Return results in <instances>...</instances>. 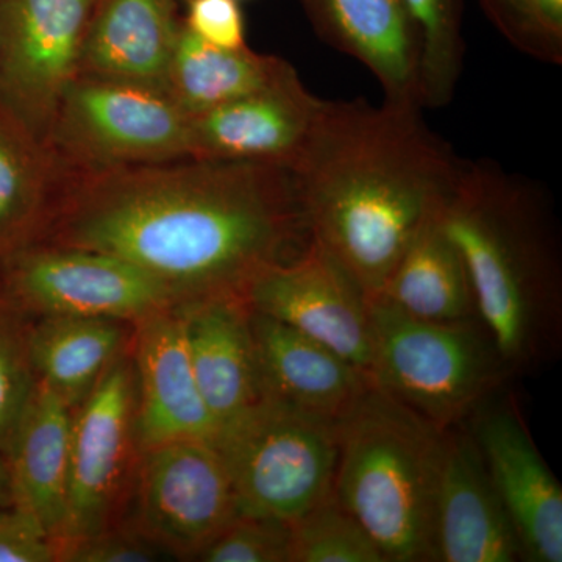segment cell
Here are the masks:
<instances>
[{
    "label": "cell",
    "mask_w": 562,
    "mask_h": 562,
    "mask_svg": "<svg viewBox=\"0 0 562 562\" xmlns=\"http://www.w3.org/2000/svg\"><path fill=\"white\" fill-rule=\"evenodd\" d=\"M65 169V168H63ZM312 241L294 176L268 162L183 160L69 171L36 243L103 251L177 305L241 295Z\"/></svg>",
    "instance_id": "cell-1"
},
{
    "label": "cell",
    "mask_w": 562,
    "mask_h": 562,
    "mask_svg": "<svg viewBox=\"0 0 562 562\" xmlns=\"http://www.w3.org/2000/svg\"><path fill=\"white\" fill-rule=\"evenodd\" d=\"M420 111L322 101L291 169L312 239L341 262L368 301L447 201L464 165Z\"/></svg>",
    "instance_id": "cell-2"
},
{
    "label": "cell",
    "mask_w": 562,
    "mask_h": 562,
    "mask_svg": "<svg viewBox=\"0 0 562 562\" xmlns=\"http://www.w3.org/2000/svg\"><path fill=\"white\" fill-rule=\"evenodd\" d=\"M441 220L509 373L553 360L562 335V268L557 222L542 192L498 166L464 162Z\"/></svg>",
    "instance_id": "cell-3"
},
{
    "label": "cell",
    "mask_w": 562,
    "mask_h": 562,
    "mask_svg": "<svg viewBox=\"0 0 562 562\" xmlns=\"http://www.w3.org/2000/svg\"><path fill=\"white\" fill-rule=\"evenodd\" d=\"M447 435L373 384L338 420L333 494L386 562H436V497Z\"/></svg>",
    "instance_id": "cell-4"
},
{
    "label": "cell",
    "mask_w": 562,
    "mask_h": 562,
    "mask_svg": "<svg viewBox=\"0 0 562 562\" xmlns=\"http://www.w3.org/2000/svg\"><path fill=\"white\" fill-rule=\"evenodd\" d=\"M368 303L373 386L441 430L468 422L512 375L480 317L435 322L382 297Z\"/></svg>",
    "instance_id": "cell-5"
},
{
    "label": "cell",
    "mask_w": 562,
    "mask_h": 562,
    "mask_svg": "<svg viewBox=\"0 0 562 562\" xmlns=\"http://www.w3.org/2000/svg\"><path fill=\"white\" fill-rule=\"evenodd\" d=\"M217 447L243 516L294 522L333 494L338 422L262 395Z\"/></svg>",
    "instance_id": "cell-6"
},
{
    "label": "cell",
    "mask_w": 562,
    "mask_h": 562,
    "mask_svg": "<svg viewBox=\"0 0 562 562\" xmlns=\"http://www.w3.org/2000/svg\"><path fill=\"white\" fill-rule=\"evenodd\" d=\"M44 144L69 171L191 158L190 116L165 91L76 76Z\"/></svg>",
    "instance_id": "cell-7"
},
{
    "label": "cell",
    "mask_w": 562,
    "mask_h": 562,
    "mask_svg": "<svg viewBox=\"0 0 562 562\" xmlns=\"http://www.w3.org/2000/svg\"><path fill=\"white\" fill-rule=\"evenodd\" d=\"M0 294L36 316L138 322L176 306L171 292L132 262L81 247L33 243L0 262Z\"/></svg>",
    "instance_id": "cell-8"
},
{
    "label": "cell",
    "mask_w": 562,
    "mask_h": 562,
    "mask_svg": "<svg viewBox=\"0 0 562 562\" xmlns=\"http://www.w3.org/2000/svg\"><path fill=\"white\" fill-rule=\"evenodd\" d=\"M135 528L171 557L195 560L238 516L220 447L165 443L139 452Z\"/></svg>",
    "instance_id": "cell-9"
},
{
    "label": "cell",
    "mask_w": 562,
    "mask_h": 562,
    "mask_svg": "<svg viewBox=\"0 0 562 562\" xmlns=\"http://www.w3.org/2000/svg\"><path fill=\"white\" fill-rule=\"evenodd\" d=\"M95 0H0V102L44 143Z\"/></svg>",
    "instance_id": "cell-10"
},
{
    "label": "cell",
    "mask_w": 562,
    "mask_h": 562,
    "mask_svg": "<svg viewBox=\"0 0 562 562\" xmlns=\"http://www.w3.org/2000/svg\"><path fill=\"white\" fill-rule=\"evenodd\" d=\"M135 416V369L122 353L74 409L68 512L57 546L110 528L133 452H139Z\"/></svg>",
    "instance_id": "cell-11"
},
{
    "label": "cell",
    "mask_w": 562,
    "mask_h": 562,
    "mask_svg": "<svg viewBox=\"0 0 562 562\" xmlns=\"http://www.w3.org/2000/svg\"><path fill=\"white\" fill-rule=\"evenodd\" d=\"M244 299L254 312L290 325L369 373L372 327L368 297L319 243L254 279Z\"/></svg>",
    "instance_id": "cell-12"
},
{
    "label": "cell",
    "mask_w": 562,
    "mask_h": 562,
    "mask_svg": "<svg viewBox=\"0 0 562 562\" xmlns=\"http://www.w3.org/2000/svg\"><path fill=\"white\" fill-rule=\"evenodd\" d=\"M492 483L508 513L522 561H562V490L514 398L494 397L468 422Z\"/></svg>",
    "instance_id": "cell-13"
},
{
    "label": "cell",
    "mask_w": 562,
    "mask_h": 562,
    "mask_svg": "<svg viewBox=\"0 0 562 562\" xmlns=\"http://www.w3.org/2000/svg\"><path fill=\"white\" fill-rule=\"evenodd\" d=\"M321 106L291 65L260 90L192 114L191 158L268 162L291 171Z\"/></svg>",
    "instance_id": "cell-14"
},
{
    "label": "cell",
    "mask_w": 562,
    "mask_h": 562,
    "mask_svg": "<svg viewBox=\"0 0 562 562\" xmlns=\"http://www.w3.org/2000/svg\"><path fill=\"white\" fill-rule=\"evenodd\" d=\"M135 435L139 452L181 441L217 446L220 432L203 402L179 308L135 322Z\"/></svg>",
    "instance_id": "cell-15"
},
{
    "label": "cell",
    "mask_w": 562,
    "mask_h": 562,
    "mask_svg": "<svg viewBox=\"0 0 562 562\" xmlns=\"http://www.w3.org/2000/svg\"><path fill=\"white\" fill-rule=\"evenodd\" d=\"M436 562L522 561L512 520L471 431L447 435L435 514Z\"/></svg>",
    "instance_id": "cell-16"
},
{
    "label": "cell",
    "mask_w": 562,
    "mask_h": 562,
    "mask_svg": "<svg viewBox=\"0 0 562 562\" xmlns=\"http://www.w3.org/2000/svg\"><path fill=\"white\" fill-rule=\"evenodd\" d=\"M177 308L199 390L221 439L261 398L249 303L241 295H222Z\"/></svg>",
    "instance_id": "cell-17"
},
{
    "label": "cell",
    "mask_w": 562,
    "mask_h": 562,
    "mask_svg": "<svg viewBox=\"0 0 562 562\" xmlns=\"http://www.w3.org/2000/svg\"><path fill=\"white\" fill-rule=\"evenodd\" d=\"M261 397L338 422L372 386L369 373L283 322L250 308Z\"/></svg>",
    "instance_id": "cell-18"
},
{
    "label": "cell",
    "mask_w": 562,
    "mask_h": 562,
    "mask_svg": "<svg viewBox=\"0 0 562 562\" xmlns=\"http://www.w3.org/2000/svg\"><path fill=\"white\" fill-rule=\"evenodd\" d=\"M325 44L360 61L384 102L419 106L417 41L402 0H295Z\"/></svg>",
    "instance_id": "cell-19"
},
{
    "label": "cell",
    "mask_w": 562,
    "mask_h": 562,
    "mask_svg": "<svg viewBox=\"0 0 562 562\" xmlns=\"http://www.w3.org/2000/svg\"><path fill=\"white\" fill-rule=\"evenodd\" d=\"M181 25L183 0H95L77 76L165 91Z\"/></svg>",
    "instance_id": "cell-20"
},
{
    "label": "cell",
    "mask_w": 562,
    "mask_h": 562,
    "mask_svg": "<svg viewBox=\"0 0 562 562\" xmlns=\"http://www.w3.org/2000/svg\"><path fill=\"white\" fill-rule=\"evenodd\" d=\"M72 413L57 392L38 380L3 457L11 506L35 520L55 546L68 512Z\"/></svg>",
    "instance_id": "cell-21"
},
{
    "label": "cell",
    "mask_w": 562,
    "mask_h": 562,
    "mask_svg": "<svg viewBox=\"0 0 562 562\" xmlns=\"http://www.w3.org/2000/svg\"><path fill=\"white\" fill-rule=\"evenodd\" d=\"M63 179L49 147L0 102V262L38 241Z\"/></svg>",
    "instance_id": "cell-22"
},
{
    "label": "cell",
    "mask_w": 562,
    "mask_h": 562,
    "mask_svg": "<svg viewBox=\"0 0 562 562\" xmlns=\"http://www.w3.org/2000/svg\"><path fill=\"white\" fill-rule=\"evenodd\" d=\"M441 209L422 224L375 297L420 319H476L480 316L468 268L457 244L443 228Z\"/></svg>",
    "instance_id": "cell-23"
},
{
    "label": "cell",
    "mask_w": 562,
    "mask_h": 562,
    "mask_svg": "<svg viewBox=\"0 0 562 562\" xmlns=\"http://www.w3.org/2000/svg\"><path fill=\"white\" fill-rule=\"evenodd\" d=\"M127 322L85 316H41L31 328V357L40 382L76 409L127 342Z\"/></svg>",
    "instance_id": "cell-24"
},
{
    "label": "cell",
    "mask_w": 562,
    "mask_h": 562,
    "mask_svg": "<svg viewBox=\"0 0 562 562\" xmlns=\"http://www.w3.org/2000/svg\"><path fill=\"white\" fill-rule=\"evenodd\" d=\"M291 63L276 55L222 49L198 38L181 25L173 49L166 94L188 116L203 113L260 90L280 77Z\"/></svg>",
    "instance_id": "cell-25"
},
{
    "label": "cell",
    "mask_w": 562,
    "mask_h": 562,
    "mask_svg": "<svg viewBox=\"0 0 562 562\" xmlns=\"http://www.w3.org/2000/svg\"><path fill=\"white\" fill-rule=\"evenodd\" d=\"M417 41L422 109L452 102L464 65L462 0H402Z\"/></svg>",
    "instance_id": "cell-26"
},
{
    "label": "cell",
    "mask_w": 562,
    "mask_h": 562,
    "mask_svg": "<svg viewBox=\"0 0 562 562\" xmlns=\"http://www.w3.org/2000/svg\"><path fill=\"white\" fill-rule=\"evenodd\" d=\"M290 562H386L335 494L291 522Z\"/></svg>",
    "instance_id": "cell-27"
},
{
    "label": "cell",
    "mask_w": 562,
    "mask_h": 562,
    "mask_svg": "<svg viewBox=\"0 0 562 562\" xmlns=\"http://www.w3.org/2000/svg\"><path fill=\"white\" fill-rule=\"evenodd\" d=\"M24 312L0 294V454L5 457L27 409L38 376L31 357Z\"/></svg>",
    "instance_id": "cell-28"
},
{
    "label": "cell",
    "mask_w": 562,
    "mask_h": 562,
    "mask_svg": "<svg viewBox=\"0 0 562 562\" xmlns=\"http://www.w3.org/2000/svg\"><path fill=\"white\" fill-rule=\"evenodd\" d=\"M487 20L517 50L562 65V0H479Z\"/></svg>",
    "instance_id": "cell-29"
},
{
    "label": "cell",
    "mask_w": 562,
    "mask_h": 562,
    "mask_svg": "<svg viewBox=\"0 0 562 562\" xmlns=\"http://www.w3.org/2000/svg\"><path fill=\"white\" fill-rule=\"evenodd\" d=\"M291 522L238 514L202 550L203 562H290Z\"/></svg>",
    "instance_id": "cell-30"
},
{
    "label": "cell",
    "mask_w": 562,
    "mask_h": 562,
    "mask_svg": "<svg viewBox=\"0 0 562 562\" xmlns=\"http://www.w3.org/2000/svg\"><path fill=\"white\" fill-rule=\"evenodd\" d=\"M165 554L157 543L136 530H103L88 538L57 546V561L68 562H151Z\"/></svg>",
    "instance_id": "cell-31"
},
{
    "label": "cell",
    "mask_w": 562,
    "mask_h": 562,
    "mask_svg": "<svg viewBox=\"0 0 562 562\" xmlns=\"http://www.w3.org/2000/svg\"><path fill=\"white\" fill-rule=\"evenodd\" d=\"M183 24L198 38L222 49L247 47L239 0H183Z\"/></svg>",
    "instance_id": "cell-32"
},
{
    "label": "cell",
    "mask_w": 562,
    "mask_h": 562,
    "mask_svg": "<svg viewBox=\"0 0 562 562\" xmlns=\"http://www.w3.org/2000/svg\"><path fill=\"white\" fill-rule=\"evenodd\" d=\"M57 561V546L14 506L0 508V562Z\"/></svg>",
    "instance_id": "cell-33"
},
{
    "label": "cell",
    "mask_w": 562,
    "mask_h": 562,
    "mask_svg": "<svg viewBox=\"0 0 562 562\" xmlns=\"http://www.w3.org/2000/svg\"><path fill=\"white\" fill-rule=\"evenodd\" d=\"M11 506L9 469L5 458L0 454V508Z\"/></svg>",
    "instance_id": "cell-34"
},
{
    "label": "cell",
    "mask_w": 562,
    "mask_h": 562,
    "mask_svg": "<svg viewBox=\"0 0 562 562\" xmlns=\"http://www.w3.org/2000/svg\"><path fill=\"white\" fill-rule=\"evenodd\" d=\"M239 2H241V0H239Z\"/></svg>",
    "instance_id": "cell-35"
}]
</instances>
